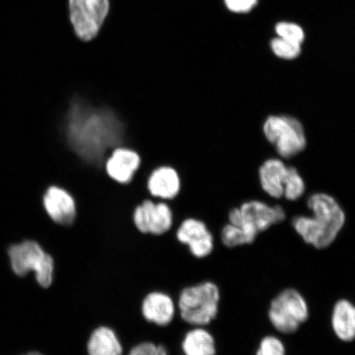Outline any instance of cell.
I'll return each instance as SVG.
<instances>
[{
  "instance_id": "1",
  "label": "cell",
  "mask_w": 355,
  "mask_h": 355,
  "mask_svg": "<svg viewBox=\"0 0 355 355\" xmlns=\"http://www.w3.org/2000/svg\"><path fill=\"white\" fill-rule=\"evenodd\" d=\"M67 146L83 165L104 170L111 150L125 146L127 124L118 111L85 94L69 101L63 123Z\"/></svg>"
},
{
  "instance_id": "2",
  "label": "cell",
  "mask_w": 355,
  "mask_h": 355,
  "mask_svg": "<svg viewBox=\"0 0 355 355\" xmlns=\"http://www.w3.org/2000/svg\"><path fill=\"white\" fill-rule=\"evenodd\" d=\"M306 206L311 214L292 216V227L305 243L314 248L331 245L345 224L344 208L331 195L324 193L311 195Z\"/></svg>"
},
{
  "instance_id": "3",
  "label": "cell",
  "mask_w": 355,
  "mask_h": 355,
  "mask_svg": "<svg viewBox=\"0 0 355 355\" xmlns=\"http://www.w3.org/2000/svg\"><path fill=\"white\" fill-rule=\"evenodd\" d=\"M220 291L215 282L206 281L185 288L179 299L182 319L191 325L207 327L219 313Z\"/></svg>"
},
{
  "instance_id": "4",
  "label": "cell",
  "mask_w": 355,
  "mask_h": 355,
  "mask_svg": "<svg viewBox=\"0 0 355 355\" xmlns=\"http://www.w3.org/2000/svg\"><path fill=\"white\" fill-rule=\"evenodd\" d=\"M227 220L255 241L260 234L288 220V215L281 205L272 206L259 200H251L232 208L228 211Z\"/></svg>"
},
{
  "instance_id": "5",
  "label": "cell",
  "mask_w": 355,
  "mask_h": 355,
  "mask_svg": "<svg viewBox=\"0 0 355 355\" xmlns=\"http://www.w3.org/2000/svg\"><path fill=\"white\" fill-rule=\"evenodd\" d=\"M309 316L307 301L294 288H285L270 301L268 318L277 334H292L308 320Z\"/></svg>"
},
{
  "instance_id": "6",
  "label": "cell",
  "mask_w": 355,
  "mask_h": 355,
  "mask_svg": "<svg viewBox=\"0 0 355 355\" xmlns=\"http://www.w3.org/2000/svg\"><path fill=\"white\" fill-rule=\"evenodd\" d=\"M8 256L13 272L25 277L35 270L39 285L43 288L51 286L54 276V260L34 241H24L8 248Z\"/></svg>"
},
{
  "instance_id": "7",
  "label": "cell",
  "mask_w": 355,
  "mask_h": 355,
  "mask_svg": "<svg viewBox=\"0 0 355 355\" xmlns=\"http://www.w3.org/2000/svg\"><path fill=\"white\" fill-rule=\"evenodd\" d=\"M263 132L282 158L295 157L307 145L303 125L298 119L288 115H272L266 119Z\"/></svg>"
},
{
  "instance_id": "8",
  "label": "cell",
  "mask_w": 355,
  "mask_h": 355,
  "mask_svg": "<svg viewBox=\"0 0 355 355\" xmlns=\"http://www.w3.org/2000/svg\"><path fill=\"white\" fill-rule=\"evenodd\" d=\"M109 8V0H69L70 20L82 41H92L96 37Z\"/></svg>"
},
{
  "instance_id": "9",
  "label": "cell",
  "mask_w": 355,
  "mask_h": 355,
  "mask_svg": "<svg viewBox=\"0 0 355 355\" xmlns=\"http://www.w3.org/2000/svg\"><path fill=\"white\" fill-rule=\"evenodd\" d=\"M132 222L141 234L162 235L171 230L174 224V212L170 204L146 198L135 207Z\"/></svg>"
},
{
  "instance_id": "10",
  "label": "cell",
  "mask_w": 355,
  "mask_h": 355,
  "mask_svg": "<svg viewBox=\"0 0 355 355\" xmlns=\"http://www.w3.org/2000/svg\"><path fill=\"white\" fill-rule=\"evenodd\" d=\"M178 241L186 244L194 257L203 259L212 254L215 248V237L207 225L202 220L185 219L177 230Z\"/></svg>"
},
{
  "instance_id": "11",
  "label": "cell",
  "mask_w": 355,
  "mask_h": 355,
  "mask_svg": "<svg viewBox=\"0 0 355 355\" xmlns=\"http://www.w3.org/2000/svg\"><path fill=\"white\" fill-rule=\"evenodd\" d=\"M141 164V155L136 150L121 146L111 150L105 159L104 170L111 180L127 185L135 179Z\"/></svg>"
},
{
  "instance_id": "12",
  "label": "cell",
  "mask_w": 355,
  "mask_h": 355,
  "mask_svg": "<svg viewBox=\"0 0 355 355\" xmlns=\"http://www.w3.org/2000/svg\"><path fill=\"white\" fill-rule=\"evenodd\" d=\"M43 205L50 218L56 224L72 225L78 216V204L73 195L66 189L52 185L43 197Z\"/></svg>"
},
{
  "instance_id": "13",
  "label": "cell",
  "mask_w": 355,
  "mask_h": 355,
  "mask_svg": "<svg viewBox=\"0 0 355 355\" xmlns=\"http://www.w3.org/2000/svg\"><path fill=\"white\" fill-rule=\"evenodd\" d=\"M146 187L153 199L171 202L180 193V175L171 166H159L150 171Z\"/></svg>"
},
{
  "instance_id": "14",
  "label": "cell",
  "mask_w": 355,
  "mask_h": 355,
  "mask_svg": "<svg viewBox=\"0 0 355 355\" xmlns=\"http://www.w3.org/2000/svg\"><path fill=\"white\" fill-rule=\"evenodd\" d=\"M141 313L146 321L158 326H166L175 316L174 302L170 296L163 293H150L141 304Z\"/></svg>"
},
{
  "instance_id": "15",
  "label": "cell",
  "mask_w": 355,
  "mask_h": 355,
  "mask_svg": "<svg viewBox=\"0 0 355 355\" xmlns=\"http://www.w3.org/2000/svg\"><path fill=\"white\" fill-rule=\"evenodd\" d=\"M288 166L282 159L272 158L266 161L259 168V180L264 192L274 199L284 197V186Z\"/></svg>"
},
{
  "instance_id": "16",
  "label": "cell",
  "mask_w": 355,
  "mask_h": 355,
  "mask_svg": "<svg viewBox=\"0 0 355 355\" xmlns=\"http://www.w3.org/2000/svg\"><path fill=\"white\" fill-rule=\"evenodd\" d=\"M331 325L337 338L345 343L355 340V305L340 299L333 306Z\"/></svg>"
},
{
  "instance_id": "17",
  "label": "cell",
  "mask_w": 355,
  "mask_h": 355,
  "mask_svg": "<svg viewBox=\"0 0 355 355\" xmlns=\"http://www.w3.org/2000/svg\"><path fill=\"white\" fill-rule=\"evenodd\" d=\"M89 355H122L123 347L116 334L109 327H101L92 333L87 343Z\"/></svg>"
},
{
  "instance_id": "18",
  "label": "cell",
  "mask_w": 355,
  "mask_h": 355,
  "mask_svg": "<svg viewBox=\"0 0 355 355\" xmlns=\"http://www.w3.org/2000/svg\"><path fill=\"white\" fill-rule=\"evenodd\" d=\"M185 355H216V343L210 331L200 327L190 331L183 341Z\"/></svg>"
},
{
  "instance_id": "19",
  "label": "cell",
  "mask_w": 355,
  "mask_h": 355,
  "mask_svg": "<svg viewBox=\"0 0 355 355\" xmlns=\"http://www.w3.org/2000/svg\"><path fill=\"white\" fill-rule=\"evenodd\" d=\"M219 236L220 243L228 248L247 245L254 242L241 228L229 222L221 228Z\"/></svg>"
},
{
  "instance_id": "20",
  "label": "cell",
  "mask_w": 355,
  "mask_h": 355,
  "mask_svg": "<svg viewBox=\"0 0 355 355\" xmlns=\"http://www.w3.org/2000/svg\"><path fill=\"white\" fill-rule=\"evenodd\" d=\"M305 184L303 178L295 167H288V173L284 186V198L287 201L295 202L303 196Z\"/></svg>"
},
{
  "instance_id": "21",
  "label": "cell",
  "mask_w": 355,
  "mask_h": 355,
  "mask_svg": "<svg viewBox=\"0 0 355 355\" xmlns=\"http://www.w3.org/2000/svg\"><path fill=\"white\" fill-rule=\"evenodd\" d=\"M274 54L283 60H294L300 55L301 44L277 37L270 43Z\"/></svg>"
},
{
  "instance_id": "22",
  "label": "cell",
  "mask_w": 355,
  "mask_h": 355,
  "mask_svg": "<svg viewBox=\"0 0 355 355\" xmlns=\"http://www.w3.org/2000/svg\"><path fill=\"white\" fill-rule=\"evenodd\" d=\"M255 355H286L285 345L276 335L265 336L261 340Z\"/></svg>"
},
{
  "instance_id": "23",
  "label": "cell",
  "mask_w": 355,
  "mask_h": 355,
  "mask_svg": "<svg viewBox=\"0 0 355 355\" xmlns=\"http://www.w3.org/2000/svg\"><path fill=\"white\" fill-rule=\"evenodd\" d=\"M276 31L279 38L300 44L304 42V30L298 25L291 22H281L277 25Z\"/></svg>"
},
{
  "instance_id": "24",
  "label": "cell",
  "mask_w": 355,
  "mask_h": 355,
  "mask_svg": "<svg viewBox=\"0 0 355 355\" xmlns=\"http://www.w3.org/2000/svg\"><path fill=\"white\" fill-rule=\"evenodd\" d=\"M128 355H168L163 346L150 343H144L135 346Z\"/></svg>"
},
{
  "instance_id": "25",
  "label": "cell",
  "mask_w": 355,
  "mask_h": 355,
  "mask_svg": "<svg viewBox=\"0 0 355 355\" xmlns=\"http://www.w3.org/2000/svg\"><path fill=\"white\" fill-rule=\"evenodd\" d=\"M225 2L230 11L247 12L256 6L257 0H225Z\"/></svg>"
},
{
  "instance_id": "26",
  "label": "cell",
  "mask_w": 355,
  "mask_h": 355,
  "mask_svg": "<svg viewBox=\"0 0 355 355\" xmlns=\"http://www.w3.org/2000/svg\"><path fill=\"white\" fill-rule=\"evenodd\" d=\"M26 355H43V354H42L41 353H39V352H31Z\"/></svg>"
}]
</instances>
